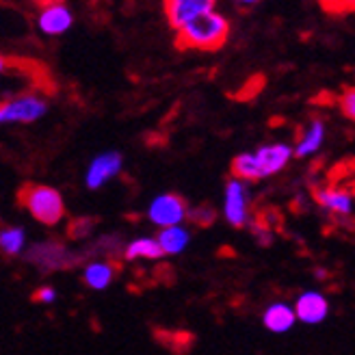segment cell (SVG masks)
Returning a JSON list of instances; mask_svg holds the SVG:
<instances>
[{
	"label": "cell",
	"instance_id": "6da1fadb",
	"mask_svg": "<svg viewBox=\"0 0 355 355\" xmlns=\"http://www.w3.org/2000/svg\"><path fill=\"white\" fill-rule=\"evenodd\" d=\"M230 20L217 9L195 17L189 24L175 31V46L182 50H200V52H215L225 46L230 40Z\"/></svg>",
	"mask_w": 355,
	"mask_h": 355
},
{
	"label": "cell",
	"instance_id": "7a4b0ae2",
	"mask_svg": "<svg viewBox=\"0 0 355 355\" xmlns=\"http://www.w3.org/2000/svg\"><path fill=\"white\" fill-rule=\"evenodd\" d=\"M20 204L44 225H57L65 215L63 195L48 184H24L20 189Z\"/></svg>",
	"mask_w": 355,
	"mask_h": 355
},
{
	"label": "cell",
	"instance_id": "3957f363",
	"mask_svg": "<svg viewBox=\"0 0 355 355\" xmlns=\"http://www.w3.org/2000/svg\"><path fill=\"white\" fill-rule=\"evenodd\" d=\"M50 102L46 96L24 92L0 102V123L3 126H31L48 115Z\"/></svg>",
	"mask_w": 355,
	"mask_h": 355
},
{
	"label": "cell",
	"instance_id": "277c9868",
	"mask_svg": "<svg viewBox=\"0 0 355 355\" xmlns=\"http://www.w3.org/2000/svg\"><path fill=\"white\" fill-rule=\"evenodd\" d=\"M189 206L187 202L175 193H161L150 202L148 219L158 227H171L182 225L184 219H189Z\"/></svg>",
	"mask_w": 355,
	"mask_h": 355
},
{
	"label": "cell",
	"instance_id": "5b68a950",
	"mask_svg": "<svg viewBox=\"0 0 355 355\" xmlns=\"http://www.w3.org/2000/svg\"><path fill=\"white\" fill-rule=\"evenodd\" d=\"M121 169H123V154L119 150H104L89 161L85 171V187L89 191H98L109 180L117 178Z\"/></svg>",
	"mask_w": 355,
	"mask_h": 355
},
{
	"label": "cell",
	"instance_id": "8992f818",
	"mask_svg": "<svg viewBox=\"0 0 355 355\" xmlns=\"http://www.w3.org/2000/svg\"><path fill=\"white\" fill-rule=\"evenodd\" d=\"M74 11L69 9L63 0H48V3L40 9L35 24L37 31L46 37H61L69 28L74 26Z\"/></svg>",
	"mask_w": 355,
	"mask_h": 355
},
{
	"label": "cell",
	"instance_id": "52a82bcc",
	"mask_svg": "<svg viewBox=\"0 0 355 355\" xmlns=\"http://www.w3.org/2000/svg\"><path fill=\"white\" fill-rule=\"evenodd\" d=\"M223 215L232 227H243L250 221V195H247L245 180L230 178L223 191Z\"/></svg>",
	"mask_w": 355,
	"mask_h": 355
},
{
	"label": "cell",
	"instance_id": "ba28073f",
	"mask_svg": "<svg viewBox=\"0 0 355 355\" xmlns=\"http://www.w3.org/2000/svg\"><path fill=\"white\" fill-rule=\"evenodd\" d=\"M165 17L173 31L182 28L195 17L217 9V0H163Z\"/></svg>",
	"mask_w": 355,
	"mask_h": 355
},
{
	"label": "cell",
	"instance_id": "9c48e42d",
	"mask_svg": "<svg viewBox=\"0 0 355 355\" xmlns=\"http://www.w3.org/2000/svg\"><path fill=\"white\" fill-rule=\"evenodd\" d=\"M256 161H258V169L262 180L264 178H271L275 173H279L284 167H286L293 158H295V146L284 144V141H275V144H266L254 150Z\"/></svg>",
	"mask_w": 355,
	"mask_h": 355
},
{
	"label": "cell",
	"instance_id": "30bf717a",
	"mask_svg": "<svg viewBox=\"0 0 355 355\" xmlns=\"http://www.w3.org/2000/svg\"><path fill=\"white\" fill-rule=\"evenodd\" d=\"M327 139V126L323 117H310L304 128L299 130L297 144H295V158H310L314 156L318 150L323 148Z\"/></svg>",
	"mask_w": 355,
	"mask_h": 355
},
{
	"label": "cell",
	"instance_id": "8fae6325",
	"mask_svg": "<svg viewBox=\"0 0 355 355\" xmlns=\"http://www.w3.org/2000/svg\"><path fill=\"white\" fill-rule=\"evenodd\" d=\"M314 200L321 204L325 210L334 215H351L353 210V198L351 193L340 187H321L314 191Z\"/></svg>",
	"mask_w": 355,
	"mask_h": 355
},
{
	"label": "cell",
	"instance_id": "7c38bea8",
	"mask_svg": "<svg viewBox=\"0 0 355 355\" xmlns=\"http://www.w3.org/2000/svg\"><path fill=\"white\" fill-rule=\"evenodd\" d=\"M327 310H329V306H327L325 297L318 295V293H306V295H301L297 299V308H295L297 318H301V321L310 323V325L321 323L323 318L327 316Z\"/></svg>",
	"mask_w": 355,
	"mask_h": 355
},
{
	"label": "cell",
	"instance_id": "4fadbf2b",
	"mask_svg": "<svg viewBox=\"0 0 355 355\" xmlns=\"http://www.w3.org/2000/svg\"><path fill=\"white\" fill-rule=\"evenodd\" d=\"M295 318H297V312H293L284 304H275L264 312V325L266 329H271L275 334H284L295 325Z\"/></svg>",
	"mask_w": 355,
	"mask_h": 355
},
{
	"label": "cell",
	"instance_id": "5bb4252c",
	"mask_svg": "<svg viewBox=\"0 0 355 355\" xmlns=\"http://www.w3.org/2000/svg\"><path fill=\"white\" fill-rule=\"evenodd\" d=\"M189 241H191V234H189V230L182 225L163 227L161 234H158V243L163 245L165 254H182L187 250Z\"/></svg>",
	"mask_w": 355,
	"mask_h": 355
},
{
	"label": "cell",
	"instance_id": "9a60e30c",
	"mask_svg": "<svg viewBox=\"0 0 355 355\" xmlns=\"http://www.w3.org/2000/svg\"><path fill=\"white\" fill-rule=\"evenodd\" d=\"M230 169H232V175L239 178V180H245V182L262 180L254 152H241V154H236L232 158V165H230Z\"/></svg>",
	"mask_w": 355,
	"mask_h": 355
},
{
	"label": "cell",
	"instance_id": "2e32d148",
	"mask_svg": "<svg viewBox=\"0 0 355 355\" xmlns=\"http://www.w3.org/2000/svg\"><path fill=\"white\" fill-rule=\"evenodd\" d=\"M28 258L35 260V262H40V264H44V266H65L69 254L57 243H44V245L33 247Z\"/></svg>",
	"mask_w": 355,
	"mask_h": 355
},
{
	"label": "cell",
	"instance_id": "e0dca14e",
	"mask_svg": "<svg viewBox=\"0 0 355 355\" xmlns=\"http://www.w3.org/2000/svg\"><path fill=\"white\" fill-rule=\"evenodd\" d=\"M165 256L163 245L158 243V239H137L126 247V258L135 260V258H148V260H156Z\"/></svg>",
	"mask_w": 355,
	"mask_h": 355
},
{
	"label": "cell",
	"instance_id": "ac0fdd59",
	"mask_svg": "<svg viewBox=\"0 0 355 355\" xmlns=\"http://www.w3.org/2000/svg\"><path fill=\"white\" fill-rule=\"evenodd\" d=\"M113 277V269L109 264H104V262H94V264H89L87 266V271H85V282L89 284L92 288L96 291H102L109 286V282Z\"/></svg>",
	"mask_w": 355,
	"mask_h": 355
},
{
	"label": "cell",
	"instance_id": "d6986e66",
	"mask_svg": "<svg viewBox=\"0 0 355 355\" xmlns=\"http://www.w3.org/2000/svg\"><path fill=\"white\" fill-rule=\"evenodd\" d=\"M0 247H3V252L9 256L20 254L24 247V230L17 225L5 227L3 232H0Z\"/></svg>",
	"mask_w": 355,
	"mask_h": 355
},
{
	"label": "cell",
	"instance_id": "ffe728a7",
	"mask_svg": "<svg viewBox=\"0 0 355 355\" xmlns=\"http://www.w3.org/2000/svg\"><path fill=\"white\" fill-rule=\"evenodd\" d=\"M338 106H340V113L355 123V85L345 87V92L338 96Z\"/></svg>",
	"mask_w": 355,
	"mask_h": 355
},
{
	"label": "cell",
	"instance_id": "44dd1931",
	"mask_svg": "<svg viewBox=\"0 0 355 355\" xmlns=\"http://www.w3.org/2000/svg\"><path fill=\"white\" fill-rule=\"evenodd\" d=\"M321 7L327 13L345 15V13H355V0H318Z\"/></svg>",
	"mask_w": 355,
	"mask_h": 355
},
{
	"label": "cell",
	"instance_id": "7402d4cb",
	"mask_svg": "<svg viewBox=\"0 0 355 355\" xmlns=\"http://www.w3.org/2000/svg\"><path fill=\"white\" fill-rule=\"evenodd\" d=\"M189 221H193L195 225H210L215 221V210L210 206H200V208H191L189 210Z\"/></svg>",
	"mask_w": 355,
	"mask_h": 355
},
{
	"label": "cell",
	"instance_id": "603a6c76",
	"mask_svg": "<svg viewBox=\"0 0 355 355\" xmlns=\"http://www.w3.org/2000/svg\"><path fill=\"white\" fill-rule=\"evenodd\" d=\"M92 219H80L78 223H72V227H69V234H72L74 239H80V236H85L89 230H92Z\"/></svg>",
	"mask_w": 355,
	"mask_h": 355
},
{
	"label": "cell",
	"instance_id": "cb8c5ba5",
	"mask_svg": "<svg viewBox=\"0 0 355 355\" xmlns=\"http://www.w3.org/2000/svg\"><path fill=\"white\" fill-rule=\"evenodd\" d=\"M55 297H57V293L52 291V288H42V291L37 293V299L44 301V304H50V301H55Z\"/></svg>",
	"mask_w": 355,
	"mask_h": 355
},
{
	"label": "cell",
	"instance_id": "d4e9b609",
	"mask_svg": "<svg viewBox=\"0 0 355 355\" xmlns=\"http://www.w3.org/2000/svg\"><path fill=\"white\" fill-rule=\"evenodd\" d=\"M234 3H236L239 7H254V5L260 3V0H234Z\"/></svg>",
	"mask_w": 355,
	"mask_h": 355
}]
</instances>
